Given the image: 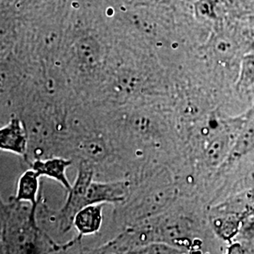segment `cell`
Returning <instances> with one entry per match:
<instances>
[{
	"label": "cell",
	"instance_id": "6da1fadb",
	"mask_svg": "<svg viewBox=\"0 0 254 254\" xmlns=\"http://www.w3.org/2000/svg\"><path fill=\"white\" fill-rule=\"evenodd\" d=\"M11 204L2 205V241L9 253L31 254L35 253L40 230L37 226L38 205H31L27 212H19L20 206Z\"/></svg>",
	"mask_w": 254,
	"mask_h": 254
},
{
	"label": "cell",
	"instance_id": "8992f818",
	"mask_svg": "<svg viewBox=\"0 0 254 254\" xmlns=\"http://www.w3.org/2000/svg\"><path fill=\"white\" fill-rule=\"evenodd\" d=\"M211 225L221 239L233 242L238 235L243 219L234 213L216 206L211 212Z\"/></svg>",
	"mask_w": 254,
	"mask_h": 254
},
{
	"label": "cell",
	"instance_id": "5b68a950",
	"mask_svg": "<svg viewBox=\"0 0 254 254\" xmlns=\"http://www.w3.org/2000/svg\"><path fill=\"white\" fill-rule=\"evenodd\" d=\"M27 137L22 122L12 118L9 124L0 129V149L19 155L27 151Z\"/></svg>",
	"mask_w": 254,
	"mask_h": 254
},
{
	"label": "cell",
	"instance_id": "7c38bea8",
	"mask_svg": "<svg viewBox=\"0 0 254 254\" xmlns=\"http://www.w3.org/2000/svg\"><path fill=\"white\" fill-rule=\"evenodd\" d=\"M141 254H184V250L168 242H154L139 247L132 252Z\"/></svg>",
	"mask_w": 254,
	"mask_h": 254
},
{
	"label": "cell",
	"instance_id": "8fae6325",
	"mask_svg": "<svg viewBox=\"0 0 254 254\" xmlns=\"http://www.w3.org/2000/svg\"><path fill=\"white\" fill-rule=\"evenodd\" d=\"M237 90L248 96H254V53L246 55L238 73Z\"/></svg>",
	"mask_w": 254,
	"mask_h": 254
},
{
	"label": "cell",
	"instance_id": "4fadbf2b",
	"mask_svg": "<svg viewBox=\"0 0 254 254\" xmlns=\"http://www.w3.org/2000/svg\"><path fill=\"white\" fill-rule=\"evenodd\" d=\"M215 51L222 60H232L236 52V46L232 40L220 39L215 46Z\"/></svg>",
	"mask_w": 254,
	"mask_h": 254
},
{
	"label": "cell",
	"instance_id": "3957f363",
	"mask_svg": "<svg viewBox=\"0 0 254 254\" xmlns=\"http://www.w3.org/2000/svg\"><path fill=\"white\" fill-rule=\"evenodd\" d=\"M254 152V106L241 116L236 140L227 161L222 167H229L241 161Z\"/></svg>",
	"mask_w": 254,
	"mask_h": 254
},
{
	"label": "cell",
	"instance_id": "5bb4252c",
	"mask_svg": "<svg viewBox=\"0 0 254 254\" xmlns=\"http://www.w3.org/2000/svg\"><path fill=\"white\" fill-rule=\"evenodd\" d=\"M215 7H216L215 0H200L196 5V9L200 15L208 18L216 17Z\"/></svg>",
	"mask_w": 254,
	"mask_h": 254
},
{
	"label": "cell",
	"instance_id": "7a4b0ae2",
	"mask_svg": "<svg viewBox=\"0 0 254 254\" xmlns=\"http://www.w3.org/2000/svg\"><path fill=\"white\" fill-rule=\"evenodd\" d=\"M93 173L90 167L81 163L78 168L76 179L67 196L64 206L59 211L58 219L61 230L65 233L73 226L75 214L86 206L87 191L92 182Z\"/></svg>",
	"mask_w": 254,
	"mask_h": 254
},
{
	"label": "cell",
	"instance_id": "2e32d148",
	"mask_svg": "<svg viewBox=\"0 0 254 254\" xmlns=\"http://www.w3.org/2000/svg\"><path fill=\"white\" fill-rule=\"evenodd\" d=\"M156 3H159V4H166V3H169L171 0H153Z\"/></svg>",
	"mask_w": 254,
	"mask_h": 254
},
{
	"label": "cell",
	"instance_id": "ba28073f",
	"mask_svg": "<svg viewBox=\"0 0 254 254\" xmlns=\"http://www.w3.org/2000/svg\"><path fill=\"white\" fill-rule=\"evenodd\" d=\"M71 165L68 159L55 157L46 160H35L32 164V169L40 174V176H46L59 182L64 186V189L69 192L72 189L71 183L68 180L66 171Z\"/></svg>",
	"mask_w": 254,
	"mask_h": 254
},
{
	"label": "cell",
	"instance_id": "277c9868",
	"mask_svg": "<svg viewBox=\"0 0 254 254\" xmlns=\"http://www.w3.org/2000/svg\"><path fill=\"white\" fill-rule=\"evenodd\" d=\"M128 193V183L125 181L101 183L92 181L87 191L86 204L121 202Z\"/></svg>",
	"mask_w": 254,
	"mask_h": 254
},
{
	"label": "cell",
	"instance_id": "e0dca14e",
	"mask_svg": "<svg viewBox=\"0 0 254 254\" xmlns=\"http://www.w3.org/2000/svg\"></svg>",
	"mask_w": 254,
	"mask_h": 254
},
{
	"label": "cell",
	"instance_id": "9c48e42d",
	"mask_svg": "<svg viewBox=\"0 0 254 254\" xmlns=\"http://www.w3.org/2000/svg\"><path fill=\"white\" fill-rule=\"evenodd\" d=\"M40 174L33 169L27 170L19 178L16 194L13 200L19 202H28L38 205V194L40 189Z\"/></svg>",
	"mask_w": 254,
	"mask_h": 254
},
{
	"label": "cell",
	"instance_id": "30bf717a",
	"mask_svg": "<svg viewBox=\"0 0 254 254\" xmlns=\"http://www.w3.org/2000/svg\"><path fill=\"white\" fill-rule=\"evenodd\" d=\"M78 60L86 66H94L100 62V45L92 37H84L75 45Z\"/></svg>",
	"mask_w": 254,
	"mask_h": 254
},
{
	"label": "cell",
	"instance_id": "9a60e30c",
	"mask_svg": "<svg viewBox=\"0 0 254 254\" xmlns=\"http://www.w3.org/2000/svg\"><path fill=\"white\" fill-rule=\"evenodd\" d=\"M85 151L86 154L92 158H101L106 153L104 144L97 140H91L89 143H87L85 145Z\"/></svg>",
	"mask_w": 254,
	"mask_h": 254
},
{
	"label": "cell",
	"instance_id": "52a82bcc",
	"mask_svg": "<svg viewBox=\"0 0 254 254\" xmlns=\"http://www.w3.org/2000/svg\"><path fill=\"white\" fill-rule=\"evenodd\" d=\"M103 221V203L88 204L80 209L73 218V226L78 236L92 235L100 230Z\"/></svg>",
	"mask_w": 254,
	"mask_h": 254
}]
</instances>
